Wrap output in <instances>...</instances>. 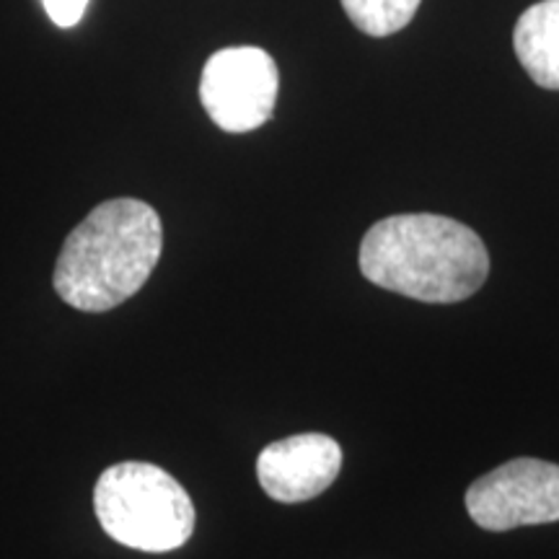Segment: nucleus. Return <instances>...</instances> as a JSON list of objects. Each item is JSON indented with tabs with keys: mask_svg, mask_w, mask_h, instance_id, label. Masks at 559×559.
<instances>
[{
	"mask_svg": "<svg viewBox=\"0 0 559 559\" xmlns=\"http://www.w3.org/2000/svg\"><path fill=\"white\" fill-rule=\"evenodd\" d=\"M360 272L396 296L459 304L485 285L489 254L469 226L445 215H391L362 236Z\"/></svg>",
	"mask_w": 559,
	"mask_h": 559,
	"instance_id": "f257e3e1",
	"label": "nucleus"
},
{
	"mask_svg": "<svg viewBox=\"0 0 559 559\" xmlns=\"http://www.w3.org/2000/svg\"><path fill=\"white\" fill-rule=\"evenodd\" d=\"M164 249V226L148 202L120 198L96 205L70 230L55 264V290L79 311L102 313L148 283Z\"/></svg>",
	"mask_w": 559,
	"mask_h": 559,
	"instance_id": "f03ea898",
	"label": "nucleus"
},
{
	"mask_svg": "<svg viewBox=\"0 0 559 559\" xmlns=\"http://www.w3.org/2000/svg\"><path fill=\"white\" fill-rule=\"evenodd\" d=\"M94 510L117 544L151 555L185 547L194 531V506L187 489L169 472L145 461L109 466L96 481Z\"/></svg>",
	"mask_w": 559,
	"mask_h": 559,
	"instance_id": "7ed1b4c3",
	"label": "nucleus"
},
{
	"mask_svg": "<svg viewBox=\"0 0 559 559\" xmlns=\"http://www.w3.org/2000/svg\"><path fill=\"white\" fill-rule=\"evenodd\" d=\"M280 88L275 60L262 47H226L202 68L200 102L226 132H251L272 120Z\"/></svg>",
	"mask_w": 559,
	"mask_h": 559,
	"instance_id": "20e7f679",
	"label": "nucleus"
},
{
	"mask_svg": "<svg viewBox=\"0 0 559 559\" xmlns=\"http://www.w3.org/2000/svg\"><path fill=\"white\" fill-rule=\"evenodd\" d=\"M466 510L485 531H513L559 521V466L513 459L466 489Z\"/></svg>",
	"mask_w": 559,
	"mask_h": 559,
	"instance_id": "39448f33",
	"label": "nucleus"
},
{
	"mask_svg": "<svg viewBox=\"0 0 559 559\" xmlns=\"http://www.w3.org/2000/svg\"><path fill=\"white\" fill-rule=\"evenodd\" d=\"M342 469L340 443L321 432L275 440L257 459V477L277 502H306L332 487Z\"/></svg>",
	"mask_w": 559,
	"mask_h": 559,
	"instance_id": "423d86ee",
	"label": "nucleus"
},
{
	"mask_svg": "<svg viewBox=\"0 0 559 559\" xmlns=\"http://www.w3.org/2000/svg\"><path fill=\"white\" fill-rule=\"evenodd\" d=\"M513 47L531 81L559 91V0H539L521 13Z\"/></svg>",
	"mask_w": 559,
	"mask_h": 559,
	"instance_id": "0eeeda50",
	"label": "nucleus"
},
{
	"mask_svg": "<svg viewBox=\"0 0 559 559\" xmlns=\"http://www.w3.org/2000/svg\"><path fill=\"white\" fill-rule=\"evenodd\" d=\"M347 19L368 37H389L415 19L423 0H340Z\"/></svg>",
	"mask_w": 559,
	"mask_h": 559,
	"instance_id": "6e6552de",
	"label": "nucleus"
},
{
	"mask_svg": "<svg viewBox=\"0 0 559 559\" xmlns=\"http://www.w3.org/2000/svg\"><path fill=\"white\" fill-rule=\"evenodd\" d=\"M41 5H45L47 16L52 19L55 26L70 29V26H75L83 19L88 0H41Z\"/></svg>",
	"mask_w": 559,
	"mask_h": 559,
	"instance_id": "1a4fd4ad",
	"label": "nucleus"
}]
</instances>
